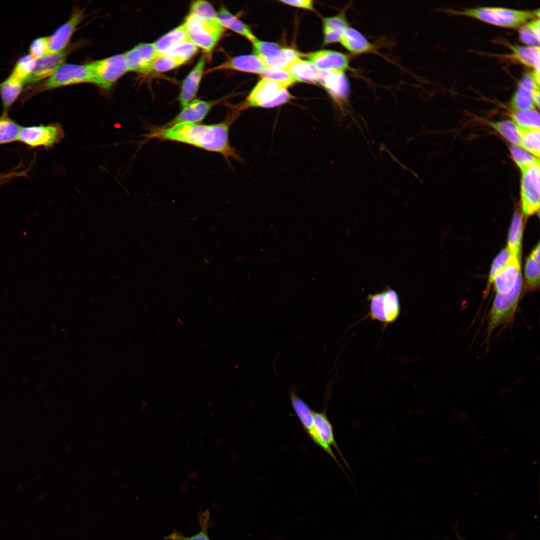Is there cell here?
<instances>
[{"label": "cell", "instance_id": "1", "mask_svg": "<svg viewBox=\"0 0 540 540\" xmlns=\"http://www.w3.org/2000/svg\"><path fill=\"white\" fill-rule=\"evenodd\" d=\"M236 116H231L224 121L214 124H204L192 122H182L166 128H152L144 135L146 140L157 138L189 144L207 151L220 154L229 161L232 158L242 160L229 140V129Z\"/></svg>", "mask_w": 540, "mask_h": 540}, {"label": "cell", "instance_id": "2", "mask_svg": "<svg viewBox=\"0 0 540 540\" xmlns=\"http://www.w3.org/2000/svg\"><path fill=\"white\" fill-rule=\"evenodd\" d=\"M453 14L468 16L496 26L516 28L539 18L540 9L524 10L497 6H478L461 10L450 9Z\"/></svg>", "mask_w": 540, "mask_h": 540}, {"label": "cell", "instance_id": "3", "mask_svg": "<svg viewBox=\"0 0 540 540\" xmlns=\"http://www.w3.org/2000/svg\"><path fill=\"white\" fill-rule=\"evenodd\" d=\"M522 289V275L510 291L496 294L488 316L486 338L501 326L510 324L513 320L520 301Z\"/></svg>", "mask_w": 540, "mask_h": 540}, {"label": "cell", "instance_id": "4", "mask_svg": "<svg viewBox=\"0 0 540 540\" xmlns=\"http://www.w3.org/2000/svg\"><path fill=\"white\" fill-rule=\"evenodd\" d=\"M184 23L190 40L208 53L212 50L224 31L218 23L190 13Z\"/></svg>", "mask_w": 540, "mask_h": 540}, {"label": "cell", "instance_id": "5", "mask_svg": "<svg viewBox=\"0 0 540 540\" xmlns=\"http://www.w3.org/2000/svg\"><path fill=\"white\" fill-rule=\"evenodd\" d=\"M291 98L286 88L276 82L262 78L249 94L241 108H274L287 103Z\"/></svg>", "mask_w": 540, "mask_h": 540}, {"label": "cell", "instance_id": "6", "mask_svg": "<svg viewBox=\"0 0 540 540\" xmlns=\"http://www.w3.org/2000/svg\"><path fill=\"white\" fill-rule=\"evenodd\" d=\"M64 137V130L59 124L22 126L18 141L34 148L43 146L50 148Z\"/></svg>", "mask_w": 540, "mask_h": 540}, {"label": "cell", "instance_id": "7", "mask_svg": "<svg viewBox=\"0 0 540 540\" xmlns=\"http://www.w3.org/2000/svg\"><path fill=\"white\" fill-rule=\"evenodd\" d=\"M81 82H92L90 64H62L40 87L38 91L48 90Z\"/></svg>", "mask_w": 540, "mask_h": 540}, {"label": "cell", "instance_id": "8", "mask_svg": "<svg viewBox=\"0 0 540 540\" xmlns=\"http://www.w3.org/2000/svg\"><path fill=\"white\" fill-rule=\"evenodd\" d=\"M93 83L108 90L128 68L124 54L114 55L90 64Z\"/></svg>", "mask_w": 540, "mask_h": 540}, {"label": "cell", "instance_id": "9", "mask_svg": "<svg viewBox=\"0 0 540 540\" xmlns=\"http://www.w3.org/2000/svg\"><path fill=\"white\" fill-rule=\"evenodd\" d=\"M540 164L522 170L520 186L522 208L526 216L540 212Z\"/></svg>", "mask_w": 540, "mask_h": 540}, {"label": "cell", "instance_id": "10", "mask_svg": "<svg viewBox=\"0 0 540 540\" xmlns=\"http://www.w3.org/2000/svg\"><path fill=\"white\" fill-rule=\"evenodd\" d=\"M290 400L293 409L309 437L316 445L326 452L344 470L331 447L323 441L318 433L314 424L313 410L293 390L290 392Z\"/></svg>", "mask_w": 540, "mask_h": 540}, {"label": "cell", "instance_id": "11", "mask_svg": "<svg viewBox=\"0 0 540 540\" xmlns=\"http://www.w3.org/2000/svg\"><path fill=\"white\" fill-rule=\"evenodd\" d=\"M540 92V72L532 70L526 73L520 79L514 92L510 104L514 110L534 109L536 95Z\"/></svg>", "mask_w": 540, "mask_h": 540}, {"label": "cell", "instance_id": "12", "mask_svg": "<svg viewBox=\"0 0 540 540\" xmlns=\"http://www.w3.org/2000/svg\"><path fill=\"white\" fill-rule=\"evenodd\" d=\"M316 83L327 90L338 105L342 106L344 104L348 97L349 86L344 72L319 70Z\"/></svg>", "mask_w": 540, "mask_h": 540}, {"label": "cell", "instance_id": "13", "mask_svg": "<svg viewBox=\"0 0 540 540\" xmlns=\"http://www.w3.org/2000/svg\"><path fill=\"white\" fill-rule=\"evenodd\" d=\"M70 50L68 48L36 59L34 67L24 83H34L50 76L64 64Z\"/></svg>", "mask_w": 540, "mask_h": 540}, {"label": "cell", "instance_id": "14", "mask_svg": "<svg viewBox=\"0 0 540 540\" xmlns=\"http://www.w3.org/2000/svg\"><path fill=\"white\" fill-rule=\"evenodd\" d=\"M306 56L319 70L344 72L349 68L348 56L340 52L320 50L307 54Z\"/></svg>", "mask_w": 540, "mask_h": 540}, {"label": "cell", "instance_id": "15", "mask_svg": "<svg viewBox=\"0 0 540 540\" xmlns=\"http://www.w3.org/2000/svg\"><path fill=\"white\" fill-rule=\"evenodd\" d=\"M128 72H148L158 56L153 43H141L124 54Z\"/></svg>", "mask_w": 540, "mask_h": 540}, {"label": "cell", "instance_id": "16", "mask_svg": "<svg viewBox=\"0 0 540 540\" xmlns=\"http://www.w3.org/2000/svg\"><path fill=\"white\" fill-rule=\"evenodd\" d=\"M84 12L76 10L69 20L50 36H48V50L46 54L60 52L66 48L72 34L84 18Z\"/></svg>", "mask_w": 540, "mask_h": 540}, {"label": "cell", "instance_id": "17", "mask_svg": "<svg viewBox=\"0 0 540 540\" xmlns=\"http://www.w3.org/2000/svg\"><path fill=\"white\" fill-rule=\"evenodd\" d=\"M218 102V100L206 101L194 99L182 108L181 111L172 120L160 127L166 128L182 122L200 123Z\"/></svg>", "mask_w": 540, "mask_h": 540}, {"label": "cell", "instance_id": "18", "mask_svg": "<svg viewBox=\"0 0 540 540\" xmlns=\"http://www.w3.org/2000/svg\"><path fill=\"white\" fill-rule=\"evenodd\" d=\"M205 64L206 58L202 55L183 80L178 97L182 108L194 100L196 95Z\"/></svg>", "mask_w": 540, "mask_h": 540}, {"label": "cell", "instance_id": "19", "mask_svg": "<svg viewBox=\"0 0 540 540\" xmlns=\"http://www.w3.org/2000/svg\"><path fill=\"white\" fill-rule=\"evenodd\" d=\"M520 258L510 254L507 264L496 276L493 282L496 294L508 292L514 286L521 275Z\"/></svg>", "mask_w": 540, "mask_h": 540}, {"label": "cell", "instance_id": "20", "mask_svg": "<svg viewBox=\"0 0 540 540\" xmlns=\"http://www.w3.org/2000/svg\"><path fill=\"white\" fill-rule=\"evenodd\" d=\"M266 68L260 58L256 55L248 54L230 58L222 64L211 68L209 72L232 70L260 74Z\"/></svg>", "mask_w": 540, "mask_h": 540}, {"label": "cell", "instance_id": "21", "mask_svg": "<svg viewBox=\"0 0 540 540\" xmlns=\"http://www.w3.org/2000/svg\"><path fill=\"white\" fill-rule=\"evenodd\" d=\"M511 52L504 56L508 58L514 60L533 70L540 72L539 46H520L508 44Z\"/></svg>", "mask_w": 540, "mask_h": 540}, {"label": "cell", "instance_id": "22", "mask_svg": "<svg viewBox=\"0 0 540 540\" xmlns=\"http://www.w3.org/2000/svg\"><path fill=\"white\" fill-rule=\"evenodd\" d=\"M189 40H190L183 22L164 34L153 44L158 55H162L179 44Z\"/></svg>", "mask_w": 540, "mask_h": 540}, {"label": "cell", "instance_id": "23", "mask_svg": "<svg viewBox=\"0 0 540 540\" xmlns=\"http://www.w3.org/2000/svg\"><path fill=\"white\" fill-rule=\"evenodd\" d=\"M312 414L316 428L320 438L330 447L332 446L336 449L342 461L350 469L336 442L332 426L328 419L325 410L321 412L313 411Z\"/></svg>", "mask_w": 540, "mask_h": 540}, {"label": "cell", "instance_id": "24", "mask_svg": "<svg viewBox=\"0 0 540 540\" xmlns=\"http://www.w3.org/2000/svg\"><path fill=\"white\" fill-rule=\"evenodd\" d=\"M350 52L361 54L374 50L373 45L360 32L348 26L343 32L340 42Z\"/></svg>", "mask_w": 540, "mask_h": 540}, {"label": "cell", "instance_id": "25", "mask_svg": "<svg viewBox=\"0 0 540 540\" xmlns=\"http://www.w3.org/2000/svg\"><path fill=\"white\" fill-rule=\"evenodd\" d=\"M288 71L296 82L316 83L319 70L308 60L298 58L292 61L284 69Z\"/></svg>", "mask_w": 540, "mask_h": 540}, {"label": "cell", "instance_id": "26", "mask_svg": "<svg viewBox=\"0 0 540 540\" xmlns=\"http://www.w3.org/2000/svg\"><path fill=\"white\" fill-rule=\"evenodd\" d=\"M217 16L219 24L224 28H228L244 36L252 43L258 40L246 24L232 14L224 7H221L217 12Z\"/></svg>", "mask_w": 540, "mask_h": 540}, {"label": "cell", "instance_id": "27", "mask_svg": "<svg viewBox=\"0 0 540 540\" xmlns=\"http://www.w3.org/2000/svg\"><path fill=\"white\" fill-rule=\"evenodd\" d=\"M24 81L10 74L0 84V95L2 104V114H8V110L20 96L22 91Z\"/></svg>", "mask_w": 540, "mask_h": 540}, {"label": "cell", "instance_id": "28", "mask_svg": "<svg viewBox=\"0 0 540 540\" xmlns=\"http://www.w3.org/2000/svg\"><path fill=\"white\" fill-rule=\"evenodd\" d=\"M540 244L528 257L524 266V276L527 288L536 290L540 286Z\"/></svg>", "mask_w": 540, "mask_h": 540}, {"label": "cell", "instance_id": "29", "mask_svg": "<svg viewBox=\"0 0 540 540\" xmlns=\"http://www.w3.org/2000/svg\"><path fill=\"white\" fill-rule=\"evenodd\" d=\"M523 230V218L520 212H514L509 230L507 248L511 254L521 256V242Z\"/></svg>", "mask_w": 540, "mask_h": 540}, {"label": "cell", "instance_id": "30", "mask_svg": "<svg viewBox=\"0 0 540 540\" xmlns=\"http://www.w3.org/2000/svg\"><path fill=\"white\" fill-rule=\"evenodd\" d=\"M198 521L200 526L198 533L190 536H186L181 532L175 531L164 538L166 540H210L208 534V529L212 524L208 509L199 514Z\"/></svg>", "mask_w": 540, "mask_h": 540}, {"label": "cell", "instance_id": "31", "mask_svg": "<svg viewBox=\"0 0 540 540\" xmlns=\"http://www.w3.org/2000/svg\"><path fill=\"white\" fill-rule=\"evenodd\" d=\"M382 292L386 324H388L395 322L400 316V299L398 293L390 288Z\"/></svg>", "mask_w": 540, "mask_h": 540}, {"label": "cell", "instance_id": "32", "mask_svg": "<svg viewBox=\"0 0 540 540\" xmlns=\"http://www.w3.org/2000/svg\"><path fill=\"white\" fill-rule=\"evenodd\" d=\"M488 124L514 145L522 146L519 128L514 122L510 120L490 122Z\"/></svg>", "mask_w": 540, "mask_h": 540}, {"label": "cell", "instance_id": "33", "mask_svg": "<svg viewBox=\"0 0 540 540\" xmlns=\"http://www.w3.org/2000/svg\"><path fill=\"white\" fill-rule=\"evenodd\" d=\"M22 126L10 118L8 114L0 116V144L18 141Z\"/></svg>", "mask_w": 540, "mask_h": 540}, {"label": "cell", "instance_id": "34", "mask_svg": "<svg viewBox=\"0 0 540 540\" xmlns=\"http://www.w3.org/2000/svg\"><path fill=\"white\" fill-rule=\"evenodd\" d=\"M302 54L290 48H282L276 56L261 60L266 67L284 69L292 61L300 58Z\"/></svg>", "mask_w": 540, "mask_h": 540}, {"label": "cell", "instance_id": "35", "mask_svg": "<svg viewBox=\"0 0 540 540\" xmlns=\"http://www.w3.org/2000/svg\"><path fill=\"white\" fill-rule=\"evenodd\" d=\"M540 18L528 20L520 26L518 30L520 40L528 46H539Z\"/></svg>", "mask_w": 540, "mask_h": 540}, {"label": "cell", "instance_id": "36", "mask_svg": "<svg viewBox=\"0 0 540 540\" xmlns=\"http://www.w3.org/2000/svg\"><path fill=\"white\" fill-rule=\"evenodd\" d=\"M510 116L520 127L540 130V114L535 109L514 110L511 112Z\"/></svg>", "mask_w": 540, "mask_h": 540}, {"label": "cell", "instance_id": "37", "mask_svg": "<svg viewBox=\"0 0 540 540\" xmlns=\"http://www.w3.org/2000/svg\"><path fill=\"white\" fill-rule=\"evenodd\" d=\"M520 133L522 147L539 158L540 133L538 129L526 128L518 126Z\"/></svg>", "mask_w": 540, "mask_h": 540}, {"label": "cell", "instance_id": "38", "mask_svg": "<svg viewBox=\"0 0 540 540\" xmlns=\"http://www.w3.org/2000/svg\"><path fill=\"white\" fill-rule=\"evenodd\" d=\"M510 150L513 160L521 170L534 164H540L538 158L520 146L511 145Z\"/></svg>", "mask_w": 540, "mask_h": 540}, {"label": "cell", "instance_id": "39", "mask_svg": "<svg viewBox=\"0 0 540 540\" xmlns=\"http://www.w3.org/2000/svg\"><path fill=\"white\" fill-rule=\"evenodd\" d=\"M260 74L262 78L276 82L286 88L296 82L294 78L284 69L266 67Z\"/></svg>", "mask_w": 540, "mask_h": 540}, {"label": "cell", "instance_id": "40", "mask_svg": "<svg viewBox=\"0 0 540 540\" xmlns=\"http://www.w3.org/2000/svg\"><path fill=\"white\" fill-rule=\"evenodd\" d=\"M198 50V48L189 40L179 44L162 55L177 58L186 63L197 52Z\"/></svg>", "mask_w": 540, "mask_h": 540}, {"label": "cell", "instance_id": "41", "mask_svg": "<svg viewBox=\"0 0 540 540\" xmlns=\"http://www.w3.org/2000/svg\"><path fill=\"white\" fill-rule=\"evenodd\" d=\"M367 299L370 302L369 316L372 320H376L386 324L383 292L370 294Z\"/></svg>", "mask_w": 540, "mask_h": 540}, {"label": "cell", "instance_id": "42", "mask_svg": "<svg viewBox=\"0 0 540 540\" xmlns=\"http://www.w3.org/2000/svg\"><path fill=\"white\" fill-rule=\"evenodd\" d=\"M190 14H194L206 20L218 23L217 12L212 6L205 0L192 2L190 6Z\"/></svg>", "mask_w": 540, "mask_h": 540}, {"label": "cell", "instance_id": "43", "mask_svg": "<svg viewBox=\"0 0 540 540\" xmlns=\"http://www.w3.org/2000/svg\"><path fill=\"white\" fill-rule=\"evenodd\" d=\"M185 64L177 58L169 57L165 55H158L152 62L148 72H166Z\"/></svg>", "mask_w": 540, "mask_h": 540}, {"label": "cell", "instance_id": "44", "mask_svg": "<svg viewBox=\"0 0 540 540\" xmlns=\"http://www.w3.org/2000/svg\"><path fill=\"white\" fill-rule=\"evenodd\" d=\"M35 61L36 59L30 54L22 56L17 62L11 74L25 82L34 67Z\"/></svg>", "mask_w": 540, "mask_h": 540}, {"label": "cell", "instance_id": "45", "mask_svg": "<svg viewBox=\"0 0 540 540\" xmlns=\"http://www.w3.org/2000/svg\"><path fill=\"white\" fill-rule=\"evenodd\" d=\"M254 53L261 60L276 56L282 47L274 42L260 41L258 39L252 43Z\"/></svg>", "mask_w": 540, "mask_h": 540}, {"label": "cell", "instance_id": "46", "mask_svg": "<svg viewBox=\"0 0 540 540\" xmlns=\"http://www.w3.org/2000/svg\"><path fill=\"white\" fill-rule=\"evenodd\" d=\"M510 253L506 247L502 250L494 260L490 272L487 290L493 282L496 276L507 264Z\"/></svg>", "mask_w": 540, "mask_h": 540}, {"label": "cell", "instance_id": "47", "mask_svg": "<svg viewBox=\"0 0 540 540\" xmlns=\"http://www.w3.org/2000/svg\"><path fill=\"white\" fill-rule=\"evenodd\" d=\"M348 26L347 22L344 12L336 16L328 17L324 19L323 28H326L341 36Z\"/></svg>", "mask_w": 540, "mask_h": 540}, {"label": "cell", "instance_id": "48", "mask_svg": "<svg viewBox=\"0 0 540 540\" xmlns=\"http://www.w3.org/2000/svg\"><path fill=\"white\" fill-rule=\"evenodd\" d=\"M48 50V37H42L34 40L30 47V54L34 59L46 55Z\"/></svg>", "mask_w": 540, "mask_h": 540}, {"label": "cell", "instance_id": "49", "mask_svg": "<svg viewBox=\"0 0 540 540\" xmlns=\"http://www.w3.org/2000/svg\"><path fill=\"white\" fill-rule=\"evenodd\" d=\"M280 2L294 7L311 10H314L312 2L310 0H280Z\"/></svg>", "mask_w": 540, "mask_h": 540}, {"label": "cell", "instance_id": "50", "mask_svg": "<svg viewBox=\"0 0 540 540\" xmlns=\"http://www.w3.org/2000/svg\"><path fill=\"white\" fill-rule=\"evenodd\" d=\"M324 32V44H330L332 43L340 42L341 36L336 34H334L326 28H323Z\"/></svg>", "mask_w": 540, "mask_h": 540}, {"label": "cell", "instance_id": "51", "mask_svg": "<svg viewBox=\"0 0 540 540\" xmlns=\"http://www.w3.org/2000/svg\"><path fill=\"white\" fill-rule=\"evenodd\" d=\"M20 176V172L18 171L0 174V187L10 180Z\"/></svg>", "mask_w": 540, "mask_h": 540}, {"label": "cell", "instance_id": "52", "mask_svg": "<svg viewBox=\"0 0 540 540\" xmlns=\"http://www.w3.org/2000/svg\"><path fill=\"white\" fill-rule=\"evenodd\" d=\"M197 476H198V473H197V472L196 470L192 471V472H190L187 475V477L189 479L196 478H197Z\"/></svg>", "mask_w": 540, "mask_h": 540}, {"label": "cell", "instance_id": "53", "mask_svg": "<svg viewBox=\"0 0 540 540\" xmlns=\"http://www.w3.org/2000/svg\"><path fill=\"white\" fill-rule=\"evenodd\" d=\"M216 230H217V229L216 228H210V230H209V231H210V232H216Z\"/></svg>", "mask_w": 540, "mask_h": 540}, {"label": "cell", "instance_id": "54", "mask_svg": "<svg viewBox=\"0 0 540 540\" xmlns=\"http://www.w3.org/2000/svg\"><path fill=\"white\" fill-rule=\"evenodd\" d=\"M221 440H222L221 439L218 437H217V438H216L215 441L218 444L220 443Z\"/></svg>", "mask_w": 540, "mask_h": 540}, {"label": "cell", "instance_id": "55", "mask_svg": "<svg viewBox=\"0 0 540 540\" xmlns=\"http://www.w3.org/2000/svg\"><path fill=\"white\" fill-rule=\"evenodd\" d=\"M21 486H22V485H21V484H19V485H18V490H20V489H21V488H22V487H21Z\"/></svg>", "mask_w": 540, "mask_h": 540}, {"label": "cell", "instance_id": "56", "mask_svg": "<svg viewBox=\"0 0 540 540\" xmlns=\"http://www.w3.org/2000/svg\"><path fill=\"white\" fill-rule=\"evenodd\" d=\"M460 538V540H463V539H462V538Z\"/></svg>", "mask_w": 540, "mask_h": 540}]
</instances>
